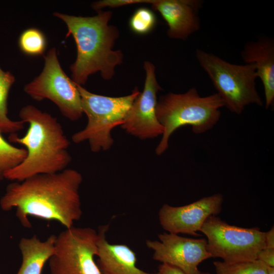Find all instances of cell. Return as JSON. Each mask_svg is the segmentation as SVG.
<instances>
[{
  "label": "cell",
  "mask_w": 274,
  "mask_h": 274,
  "mask_svg": "<svg viewBox=\"0 0 274 274\" xmlns=\"http://www.w3.org/2000/svg\"><path fill=\"white\" fill-rule=\"evenodd\" d=\"M82 176L66 168L49 174H38L9 184L0 199L4 211L13 208L24 227L30 228L29 216L58 222L66 228L74 226L82 216L79 189Z\"/></svg>",
  "instance_id": "6da1fadb"
},
{
  "label": "cell",
  "mask_w": 274,
  "mask_h": 274,
  "mask_svg": "<svg viewBox=\"0 0 274 274\" xmlns=\"http://www.w3.org/2000/svg\"><path fill=\"white\" fill-rule=\"evenodd\" d=\"M19 116L28 124L27 131L22 137L14 133L8 139L24 146L27 155L20 164L5 174V179L21 182L36 175L66 169L72 160L68 151L70 142L57 119L30 105L22 108Z\"/></svg>",
  "instance_id": "7a4b0ae2"
},
{
  "label": "cell",
  "mask_w": 274,
  "mask_h": 274,
  "mask_svg": "<svg viewBox=\"0 0 274 274\" xmlns=\"http://www.w3.org/2000/svg\"><path fill=\"white\" fill-rule=\"evenodd\" d=\"M97 12L93 17L53 13L66 24V37L72 35L75 41L77 57L70 68L72 80L81 86L90 75L96 72L105 80L112 79L115 67L123 60L121 51L113 50L119 34L116 26L109 25L112 13L101 10Z\"/></svg>",
  "instance_id": "3957f363"
},
{
  "label": "cell",
  "mask_w": 274,
  "mask_h": 274,
  "mask_svg": "<svg viewBox=\"0 0 274 274\" xmlns=\"http://www.w3.org/2000/svg\"><path fill=\"white\" fill-rule=\"evenodd\" d=\"M223 107L224 102L217 93L202 97L195 87L184 93L161 96L157 103L156 116L163 132L156 153L160 155L167 150L170 135L182 126H191L196 134L212 129L219 120Z\"/></svg>",
  "instance_id": "277c9868"
},
{
  "label": "cell",
  "mask_w": 274,
  "mask_h": 274,
  "mask_svg": "<svg viewBox=\"0 0 274 274\" xmlns=\"http://www.w3.org/2000/svg\"><path fill=\"white\" fill-rule=\"evenodd\" d=\"M196 58L210 78L217 93L231 112L241 114L245 107L263 106L256 86L257 77L253 64H235L200 49Z\"/></svg>",
  "instance_id": "5b68a950"
},
{
  "label": "cell",
  "mask_w": 274,
  "mask_h": 274,
  "mask_svg": "<svg viewBox=\"0 0 274 274\" xmlns=\"http://www.w3.org/2000/svg\"><path fill=\"white\" fill-rule=\"evenodd\" d=\"M76 86L80 94L83 112L86 115L88 122L83 129L72 135V141L77 144L88 141L93 152L107 150L113 144L112 129L123 123L140 92L135 87L129 95L114 97L96 94L81 85L76 84Z\"/></svg>",
  "instance_id": "8992f818"
},
{
  "label": "cell",
  "mask_w": 274,
  "mask_h": 274,
  "mask_svg": "<svg viewBox=\"0 0 274 274\" xmlns=\"http://www.w3.org/2000/svg\"><path fill=\"white\" fill-rule=\"evenodd\" d=\"M200 231L207 238V250L212 257L224 262L256 260L259 252L265 248V232L259 228L230 225L216 216L210 217Z\"/></svg>",
  "instance_id": "52a82bcc"
},
{
  "label": "cell",
  "mask_w": 274,
  "mask_h": 274,
  "mask_svg": "<svg viewBox=\"0 0 274 274\" xmlns=\"http://www.w3.org/2000/svg\"><path fill=\"white\" fill-rule=\"evenodd\" d=\"M44 59L42 72L25 85L24 92L36 101L45 99L52 101L69 120H79L83 112L76 84L62 69L55 48L48 51Z\"/></svg>",
  "instance_id": "ba28073f"
},
{
  "label": "cell",
  "mask_w": 274,
  "mask_h": 274,
  "mask_svg": "<svg viewBox=\"0 0 274 274\" xmlns=\"http://www.w3.org/2000/svg\"><path fill=\"white\" fill-rule=\"evenodd\" d=\"M98 232L90 227L66 228L56 235L49 260L50 274H101L94 260Z\"/></svg>",
  "instance_id": "9c48e42d"
},
{
  "label": "cell",
  "mask_w": 274,
  "mask_h": 274,
  "mask_svg": "<svg viewBox=\"0 0 274 274\" xmlns=\"http://www.w3.org/2000/svg\"><path fill=\"white\" fill-rule=\"evenodd\" d=\"M159 240L146 241L153 251L154 260L180 269L185 274H210L200 271L198 265L212 258L205 238H191L168 232L159 234Z\"/></svg>",
  "instance_id": "30bf717a"
},
{
  "label": "cell",
  "mask_w": 274,
  "mask_h": 274,
  "mask_svg": "<svg viewBox=\"0 0 274 274\" xmlns=\"http://www.w3.org/2000/svg\"><path fill=\"white\" fill-rule=\"evenodd\" d=\"M144 67L146 79L143 91L134 100L121 125L127 133L141 139L154 138L163 132L156 116L157 94L162 88L153 64L146 61Z\"/></svg>",
  "instance_id": "8fae6325"
},
{
  "label": "cell",
  "mask_w": 274,
  "mask_h": 274,
  "mask_svg": "<svg viewBox=\"0 0 274 274\" xmlns=\"http://www.w3.org/2000/svg\"><path fill=\"white\" fill-rule=\"evenodd\" d=\"M223 201L222 195L217 193L183 206L164 204L158 212L159 223L168 233L198 236L206 221L220 213Z\"/></svg>",
  "instance_id": "7c38bea8"
},
{
  "label": "cell",
  "mask_w": 274,
  "mask_h": 274,
  "mask_svg": "<svg viewBox=\"0 0 274 274\" xmlns=\"http://www.w3.org/2000/svg\"><path fill=\"white\" fill-rule=\"evenodd\" d=\"M151 5L167 23V34L170 38L185 40L199 30L198 12L202 1L154 0Z\"/></svg>",
  "instance_id": "4fadbf2b"
},
{
  "label": "cell",
  "mask_w": 274,
  "mask_h": 274,
  "mask_svg": "<svg viewBox=\"0 0 274 274\" xmlns=\"http://www.w3.org/2000/svg\"><path fill=\"white\" fill-rule=\"evenodd\" d=\"M109 225L99 227L96 264L101 274H158L145 271L136 265L135 253L124 244H113L107 239Z\"/></svg>",
  "instance_id": "5bb4252c"
},
{
  "label": "cell",
  "mask_w": 274,
  "mask_h": 274,
  "mask_svg": "<svg viewBox=\"0 0 274 274\" xmlns=\"http://www.w3.org/2000/svg\"><path fill=\"white\" fill-rule=\"evenodd\" d=\"M245 63L253 64L257 77L263 84L265 108L273 105L274 101V40L261 37L256 41L247 42L241 52Z\"/></svg>",
  "instance_id": "9a60e30c"
},
{
  "label": "cell",
  "mask_w": 274,
  "mask_h": 274,
  "mask_svg": "<svg viewBox=\"0 0 274 274\" xmlns=\"http://www.w3.org/2000/svg\"><path fill=\"white\" fill-rule=\"evenodd\" d=\"M56 238L54 234L44 241L36 235L22 238L19 244L22 263L17 274H41L45 264L54 253Z\"/></svg>",
  "instance_id": "2e32d148"
},
{
  "label": "cell",
  "mask_w": 274,
  "mask_h": 274,
  "mask_svg": "<svg viewBox=\"0 0 274 274\" xmlns=\"http://www.w3.org/2000/svg\"><path fill=\"white\" fill-rule=\"evenodd\" d=\"M15 81V77L12 73L4 71L0 67V131L2 133H16L24 127L25 123L22 121H14L8 116V98Z\"/></svg>",
  "instance_id": "e0dca14e"
},
{
  "label": "cell",
  "mask_w": 274,
  "mask_h": 274,
  "mask_svg": "<svg viewBox=\"0 0 274 274\" xmlns=\"http://www.w3.org/2000/svg\"><path fill=\"white\" fill-rule=\"evenodd\" d=\"M26 155L25 148L11 145L3 138L0 131V181L5 179L8 171L20 164Z\"/></svg>",
  "instance_id": "ac0fdd59"
},
{
  "label": "cell",
  "mask_w": 274,
  "mask_h": 274,
  "mask_svg": "<svg viewBox=\"0 0 274 274\" xmlns=\"http://www.w3.org/2000/svg\"><path fill=\"white\" fill-rule=\"evenodd\" d=\"M18 44L23 53L30 56H39L44 54L47 40L45 35L40 29L29 28L21 33Z\"/></svg>",
  "instance_id": "d6986e66"
},
{
  "label": "cell",
  "mask_w": 274,
  "mask_h": 274,
  "mask_svg": "<svg viewBox=\"0 0 274 274\" xmlns=\"http://www.w3.org/2000/svg\"><path fill=\"white\" fill-rule=\"evenodd\" d=\"M213 264L216 274H266L267 267L259 260L237 262L217 261Z\"/></svg>",
  "instance_id": "ffe728a7"
},
{
  "label": "cell",
  "mask_w": 274,
  "mask_h": 274,
  "mask_svg": "<svg viewBox=\"0 0 274 274\" xmlns=\"http://www.w3.org/2000/svg\"><path fill=\"white\" fill-rule=\"evenodd\" d=\"M156 21L152 11L146 8H141L134 11L129 20V25L133 32L143 35L153 29Z\"/></svg>",
  "instance_id": "44dd1931"
},
{
  "label": "cell",
  "mask_w": 274,
  "mask_h": 274,
  "mask_svg": "<svg viewBox=\"0 0 274 274\" xmlns=\"http://www.w3.org/2000/svg\"><path fill=\"white\" fill-rule=\"evenodd\" d=\"M257 260L267 266L274 267V249L264 248L258 253Z\"/></svg>",
  "instance_id": "7402d4cb"
},
{
  "label": "cell",
  "mask_w": 274,
  "mask_h": 274,
  "mask_svg": "<svg viewBox=\"0 0 274 274\" xmlns=\"http://www.w3.org/2000/svg\"><path fill=\"white\" fill-rule=\"evenodd\" d=\"M158 270V274H185L178 267L164 263L159 265Z\"/></svg>",
  "instance_id": "603a6c76"
},
{
  "label": "cell",
  "mask_w": 274,
  "mask_h": 274,
  "mask_svg": "<svg viewBox=\"0 0 274 274\" xmlns=\"http://www.w3.org/2000/svg\"><path fill=\"white\" fill-rule=\"evenodd\" d=\"M265 248L274 249V227L265 232Z\"/></svg>",
  "instance_id": "cb8c5ba5"
},
{
  "label": "cell",
  "mask_w": 274,
  "mask_h": 274,
  "mask_svg": "<svg viewBox=\"0 0 274 274\" xmlns=\"http://www.w3.org/2000/svg\"><path fill=\"white\" fill-rule=\"evenodd\" d=\"M266 274H274V267L267 266Z\"/></svg>",
  "instance_id": "d4e9b609"
}]
</instances>
